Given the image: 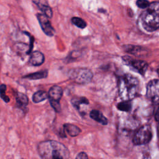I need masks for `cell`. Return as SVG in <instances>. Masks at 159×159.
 Wrapping results in <instances>:
<instances>
[{
  "label": "cell",
  "mask_w": 159,
  "mask_h": 159,
  "mask_svg": "<svg viewBox=\"0 0 159 159\" xmlns=\"http://www.w3.org/2000/svg\"><path fill=\"white\" fill-rule=\"evenodd\" d=\"M16 99L17 106H18V107L22 109H25L29 102L28 98L25 94L20 92H17L16 93Z\"/></svg>",
  "instance_id": "13"
},
{
  "label": "cell",
  "mask_w": 159,
  "mask_h": 159,
  "mask_svg": "<svg viewBox=\"0 0 159 159\" xmlns=\"http://www.w3.org/2000/svg\"><path fill=\"white\" fill-rule=\"evenodd\" d=\"M71 104H73V106L76 109H79L80 105L82 104H89V101L88 100L87 98H86L84 97L73 98L71 99Z\"/></svg>",
  "instance_id": "17"
},
{
  "label": "cell",
  "mask_w": 159,
  "mask_h": 159,
  "mask_svg": "<svg viewBox=\"0 0 159 159\" xmlns=\"http://www.w3.org/2000/svg\"><path fill=\"white\" fill-rule=\"evenodd\" d=\"M139 88L138 80L130 74H124L118 83L119 94L124 101H130L137 95Z\"/></svg>",
  "instance_id": "2"
},
{
  "label": "cell",
  "mask_w": 159,
  "mask_h": 159,
  "mask_svg": "<svg viewBox=\"0 0 159 159\" xmlns=\"http://www.w3.org/2000/svg\"><path fill=\"white\" fill-rule=\"evenodd\" d=\"M147 96L154 104L159 103V80H152L147 86Z\"/></svg>",
  "instance_id": "8"
},
{
  "label": "cell",
  "mask_w": 159,
  "mask_h": 159,
  "mask_svg": "<svg viewBox=\"0 0 159 159\" xmlns=\"http://www.w3.org/2000/svg\"><path fill=\"white\" fill-rule=\"evenodd\" d=\"M143 28L148 32H153L159 28V2L150 3L140 16Z\"/></svg>",
  "instance_id": "3"
},
{
  "label": "cell",
  "mask_w": 159,
  "mask_h": 159,
  "mask_svg": "<svg viewBox=\"0 0 159 159\" xmlns=\"http://www.w3.org/2000/svg\"><path fill=\"white\" fill-rule=\"evenodd\" d=\"M63 129L71 137H76L81 132V129L78 127L71 124H65Z\"/></svg>",
  "instance_id": "14"
},
{
  "label": "cell",
  "mask_w": 159,
  "mask_h": 159,
  "mask_svg": "<svg viewBox=\"0 0 159 159\" xmlns=\"http://www.w3.org/2000/svg\"><path fill=\"white\" fill-rule=\"evenodd\" d=\"M71 22L76 27L80 29H84L86 27V22L81 18L78 17H73L71 18Z\"/></svg>",
  "instance_id": "19"
},
{
  "label": "cell",
  "mask_w": 159,
  "mask_h": 159,
  "mask_svg": "<svg viewBox=\"0 0 159 159\" xmlns=\"http://www.w3.org/2000/svg\"><path fill=\"white\" fill-rule=\"evenodd\" d=\"M158 137H159V124L158 125Z\"/></svg>",
  "instance_id": "24"
},
{
  "label": "cell",
  "mask_w": 159,
  "mask_h": 159,
  "mask_svg": "<svg viewBox=\"0 0 159 159\" xmlns=\"http://www.w3.org/2000/svg\"><path fill=\"white\" fill-rule=\"evenodd\" d=\"M48 76V70H45L33 73H30L23 76V78H26L30 80H36L47 78Z\"/></svg>",
  "instance_id": "15"
},
{
  "label": "cell",
  "mask_w": 159,
  "mask_h": 159,
  "mask_svg": "<svg viewBox=\"0 0 159 159\" xmlns=\"http://www.w3.org/2000/svg\"><path fill=\"white\" fill-rule=\"evenodd\" d=\"M37 17L43 32L48 36H53L55 33V30L52 26L48 17L43 14H37Z\"/></svg>",
  "instance_id": "9"
},
{
  "label": "cell",
  "mask_w": 159,
  "mask_h": 159,
  "mask_svg": "<svg viewBox=\"0 0 159 159\" xmlns=\"http://www.w3.org/2000/svg\"><path fill=\"white\" fill-rule=\"evenodd\" d=\"M34 2L37 6L39 9L48 18H52L53 12L50 7L48 6L45 0H33Z\"/></svg>",
  "instance_id": "10"
},
{
  "label": "cell",
  "mask_w": 159,
  "mask_h": 159,
  "mask_svg": "<svg viewBox=\"0 0 159 159\" xmlns=\"http://www.w3.org/2000/svg\"><path fill=\"white\" fill-rule=\"evenodd\" d=\"M122 61L132 70L144 75L148 68V63L143 60H137L129 56L122 57Z\"/></svg>",
  "instance_id": "7"
},
{
  "label": "cell",
  "mask_w": 159,
  "mask_h": 159,
  "mask_svg": "<svg viewBox=\"0 0 159 159\" xmlns=\"http://www.w3.org/2000/svg\"><path fill=\"white\" fill-rule=\"evenodd\" d=\"M37 151L44 159H67L70 158L68 149L61 143L55 140H45L39 143Z\"/></svg>",
  "instance_id": "1"
},
{
  "label": "cell",
  "mask_w": 159,
  "mask_h": 159,
  "mask_svg": "<svg viewBox=\"0 0 159 159\" xmlns=\"http://www.w3.org/2000/svg\"><path fill=\"white\" fill-rule=\"evenodd\" d=\"M45 61L44 55L39 51H34L31 53L29 63L33 66H40Z\"/></svg>",
  "instance_id": "11"
},
{
  "label": "cell",
  "mask_w": 159,
  "mask_h": 159,
  "mask_svg": "<svg viewBox=\"0 0 159 159\" xmlns=\"http://www.w3.org/2000/svg\"><path fill=\"white\" fill-rule=\"evenodd\" d=\"M63 96L62 88L57 85H54L51 87L48 92V98L49 102L56 112L61 111V105L60 101Z\"/></svg>",
  "instance_id": "6"
},
{
  "label": "cell",
  "mask_w": 159,
  "mask_h": 159,
  "mask_svg": "<svg viewBox=\"0 0 159 159\" xmlns=\"http://www.w3.org/2000/svg\"><path fill=\"white\" fill-rule=\"evenodd\" d=\"M88 157L87 154L85 152H80L78 154V155L76 157V158L80 159V158H88Z\"/></svg>",
  "instance_id": "22"
},
{
  "label": "cell",
  "mask_w": 159,
  "mask_h": 159,
  "mask_svg": "<svg viewBox=\"0 0 159 159\" xmlns=\"http://www.w3.org/2000/svg\"><path fill=\"white\" fill-rule=\"evenodd\" d=\"M152 131L150 125L147 124L140 127L133 138V143L136 145L148 143L152 139Z\"/></svg>",
  "instance_id": "5"
},
{
  "label": "cell",
  "mask_w": 159,
  "mask_h": 159,
  "mask_svg": "<svg viewBox=\"0 0 159 159\" xmlns=\"http://www.w3.org/2000/svg\"><path fill=\"white\" fill-rule=\"evenodd\" d=\"M6 85L4 84L0 85V97L1 99L6 102H9L10 101L9 98L6 95Z\"/></svg>",
  "instance_id": "20"
},
{
  "label": "cell",
  "mask_w": 159,
  "mask_h": 159,
  "mask_svg": "<svg viewBox=\"0 0 159 159\" xmlns=\"http://www.w3.org/2000/svg\"><path fill=\"white\" fill-rule=\"evenodd\" d=\"M68 76L72 81L78 84H86L93 78V72L88 68H77L71 69L68 72Z\"/></svg>",
  "instance_id": "4"
},
{
  "label": "cell",
  "mask_w": 159,
  "mask_h": 159,
  "mask_svg": "<svg viewBox=\"0 0 159 159\" xmlns=\"http://www.w3.org/2000/svg\"><path fill=\"white\" fill-rule=\"evenodd\" d=\"M155 119H156L157 121H159V108L157 109V111L156 112H155Z\"/></svg>",
  "instance_id": "23"
},
{
  "label": "cell",
  "mask_w": 159,
  "mask_h": 159,
  "mask_svg": "<svg viewBox=\"0 0 159 159\" xmlns=\"http://www.w3.org/2000/svg\"><path fill=\"white\" fill-rule=\"evenodd\" d=\"M117 107L120 111H124V112H129L130 111L132 108V104L130 101L123 100V101L117 104Z\"/></svg>",
  "instance_id": "18"
},
{
  "label": "cell",
  "mask_w": 159,
  "mask_h": 159,
  "mask_svg": "<svg viewBox=\"0 0 159 159\" xmlns=\"http://www.w3.org/2000/svg\"><path fill=\"white\" fill-rule=\"evenodd\" d=\"M48 98V94L42 90L35 92L32 96V101L35 103H39Z\"/></svg>",
  "instance_id": "16"
},
{
  "label": "cell",
  "mask_w": 159,
  "mask_h": 159,
  "mask_svg": "<svg viewBox=\"0 0 159 159\" xmlns=\"http://www.w3.org/2000/svg\"><path fill=\"white\" fill-rule=\"evenodd\" d=\"M89 116L93 120L97 121L98 122L102 125H107L108 123L107 118L102 114V113L101 111L98 110H92L89 113Z\"/></svg>",
  "instance_id": "12"
},
{
  "label": "cell",
  "mask_w": 159,
  "mask_h": 159,
  "mask_svg": "<svg viewBox=\"0 0 159 159\" xmlns=\"http://www.w3.org/2000/svg\"><path fill=\"white\" fill-rule=\"evenodd\" d=\"M157 72H158V75H159V68H158V70H157Z\"/></svg>",
  "instance_id": "25"
},
{
  "label": "cell",
  "mask_w": 159,
  "mask_h": 159,
  "mask_svg": "<svg viewBox=\"0 0 159 159\" xmlns=\"http://www.w3.org/2000/svg\"><path fill=\"white\" fill-rule=\"evenodd\" d=\"M150 2H149L147 0H137L136 1V5L137 7L141 9H145L147 8Z\"/></svg>",
  "instance_id": "21"
}]
</instances>
